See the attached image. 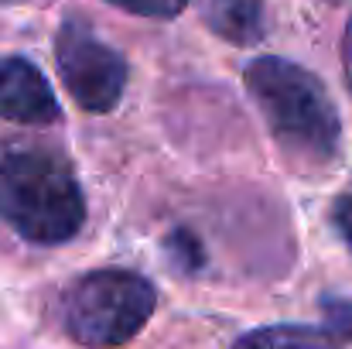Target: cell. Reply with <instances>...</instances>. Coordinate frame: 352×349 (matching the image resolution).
Listing matches in <instances>:
<instances>
[{
    "mask_svg": "<svg viewBox=\"0 0 352 349\" xmlns=\"http://www.w3.org/2000/svg\"><path fill=\"white\" fill-rule=\"evenodd\" d=\"M246 89L294 165H325L336 158L342 120L308 69L287 59H256L246 65Z\"/></svg>",
    "mask_w": 352,
    "mask_h": 349,
    "instance_id": "cell-1",
    "label": "cell"
},
{
    "mask_svg": "<svg viewBox=\"0 0 352 349\" xmlns=\"http://www.w3.org/2000/svg\"><path fill=\"white\" fill-rule=\"evenodd\" d=\"M0 220L31 243H65L86 220L82 189L52 154H7L0 161Z\"/></svg>",
    "mask_w": 352,
    "mask_h": 349,
    "instance_id": "cell-2",
    "label": "cell"
},
{
    "mask_svg": "<svg viewBox=\"0 0 352 349\" xmlns=\"http://www.w3.org/2000/svg\"><path fill=\"white\" fill-rule=\"evenodd\" d=\"M154 305L157 295L147 277L110 267L93 271L69 288L62 302V322L79 346L113 349L130 343L147 326Z\"/></svg>",
    "mask_w": 352,
    "mask_h": 349,
    "instance_id": "cell-3",
    "label": "cell"
},
{
    "mask_svg": "<svg viewBox=\"0 0 352 349\" xmlns=\"http://www.w3.org/2000/svg\"><path fill=\"white\" fill-rule=\"evenodd\" d=\"M55 65L82 110L107 114L117 107L126 86V62L110 45L89 34L82 21H65L55 38Z\"/></svg>",
    "mask_w": 352,
    "mask_h": 349,
    "instance_id": "cell-4",
    "label": "cell"
},
{
    "mask_svg": "<svg viewBox=\"0 0 352 349\" xmlns=\"http://www.w3.org/2000/svg\"><path fill=\"white\" fill-rule=\"evenodd\" d=\"M0 116L14 123H52L58 116L45 76L17 55H0Z\"/></svg>",
    "mask_w": 352,
    "mask_h": 349,
    "instance_id": "cell-5",
    "label": "cell"
},
{
    "mask_svg": "<svg viewBox=\"0 0 352 349\" xmlns=\"http://www.w3.org/2000/svg\"><path fill=\"white\" fill-rule=\"evenodd\" d=\"M202 17L219 38L233 45H256L263 38L260 0H202Z\"/></svg>",
    "mask_w": 352,
    "mask_h": 349,
    "instance_id": "cell-6",
    "label": "cell"
},
{
    "mask_svg": "<svg viewBox=\"0 0 352 349\" xmlns=\"http://www.w3.org/2000/svg\"><path fill=\"white\" fill-rule=\"evenodd\" d=\"M233 349H339L336 339L308 326H267L236 339Z\"/></svg>",
    "mask_w": 352,
    "mask_h": 349,
    "instance_id": "cell-7",
    "label": "cell"
},
{
    "mask_svg": "<svg viewBox=\"0 0 352 349\" xmlns=\"http://www.w3.org/2000/svg\"><path fill=\"white\" fill-rule=\"evenodd\" d=\"M130 14H140V17H175L188 0H110Z\"/></svg>",
    "mask_w": 352,
    "mask_h": 349,
    "instance_id": "cell-8",
    "label": "cell"
},
{
    "mask_svg": "<svg viewBox=\"0 0 352 349\" xmlns=\"http://www.w3.org/2000/svg\"><path fill=\"white\" fill-rule=\"evenodd\" d=\"M332 223H336V230L342 236V243L352 250V192L336 199V206H332Z\"/></svg>",
    "mask_w": 352,
    "mask_h": 349,
    "instance_id": "cell-9",
    "label": "cell"
},
{
    "mask_svg": "<svg viewBox=\"0 0 352 349\" xmlns=\"http://www.w3.org/2000/svg\"><path fill=\"white\" fill-rule=\"evenodd\" d=\"M171 246L182 253V257H178V264H182V267H195V264H199V246H195V240H192V236H182V233H178V236L171 240Z\"/></svg>",
    "mask_w": 352,
    "mask_h": 349,
    "instance_id": "cell-10",
    "label": "cell"
},
{
    "mask_svg": "<svg viewBox=\"0 0 352 349\" xmlns=\"http://www.w3.org/2000/svg\"><path fill=\"white\" fill-rule=\"evenodd\" d=\"M329 319L339 322V332H342V336H352V308L349 305H329Z\"/></svg>",
    "mask_w": 352,
    "mask_h": 349,
    "instance_id": "cell-11",
    "label": "cell"
},
{
    "mask_svg": "<svg viewBox=\"0 0 352 349\" xmlns=\"http://www.w3.org/2000/svg\"><path fill=\"white\" fill-rule=\"evenodd\" d=\"M346 72H349V83H352V24L346 31Z\"/></svg>",
    "mask_w": 352,
    "mask_h": 349,
    "instance_id": "cell-12",
    "label": "cell"
}]
</instances>
